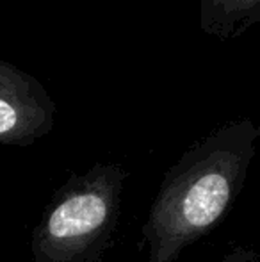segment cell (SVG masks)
Masks as SVG:
<instances>
[{"label":"cell","instance_id":"6da1fadb","mask_svg":"<svg viewBox=\"0 0 260 262\" xmlns=\"http://www.w3.org/2000/svg\"><path fill=\"white\" fill-rule=\"evenodd\" d=\"M260 128L228 121L187 148L164 175L141 234L146 262H178L232 209L257 156Z\"/></svg>","mask_w":260,"mask_h":262},{"label":"cell","instance_id":"7a4b0ae2","mask_svg":"<svg viewBox=\"0 0 260 262\" xmlns=\"http://www.w3.org/2000/svg\"><path fill=\"white\" fill-rule=\"evenodd\" d=\"M127 177L118 162L69 177L32 230V262H100L118 228Z\"/></svg>","mask_w":260,"mask_h":262},{"label":"cell","instance_id":"3957f363","mask_svg":"<svg viewBox=\"0 0 260 262\" xmlns=\"http://www.w3.org/2000/svg\"><path fill=\"white\" fill-rule=\"evenodd\" d=\"M56 102L25 70L0 59V146H31L52 132Z\"/></svg>","mask_w":260,"mask_h":262},{"label":"cell","instance_id":"277c9868","mask_svg":"<svg viewBox=\"0 0 260 262\" xmlns=\"http://www.w3.org/2000/svg\"><path fill=\"white\" fill-rule=\"evenodd\" d=\"M258 21L260 0H200V27L216 39H237Z\"/></svg>","mask_w":260,"mask_h":262},{"label":"cell","instance_id":"5b68a950","mask_svg":"<svg viewBox=\"0 0 260 262\" xmlns=\"http://www.w3.org/2000/svg\"><path fill=\"white\" fill-rule=\"evenodd\" d=\"M219 262H260V255L255 250L237 246V248L230 250L226 255H223Z\"/></svg>","mask_w":260,"mask_h":262}]
</instances>
